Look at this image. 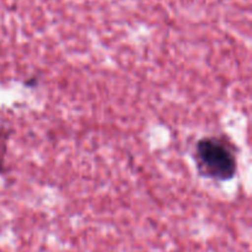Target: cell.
Instances as JSON below:
<instances>
[{
    "mask_svg": "<svg viewBox=\"0 0 252 252\" xmlns=\"http://www.w3.org/2000/svg\"><path fill=\"white\" fill-rule=\"evenodd\" d=\"M197 159L202 174L219 181L233 179L236 160L226 145L214 138H203L197 144Z\"/></svg>",
    "mask_w": 252,
    "mask_h": 252,
    "instance_id": "obj_1",
    "label": "cell"
}]
</instances>
